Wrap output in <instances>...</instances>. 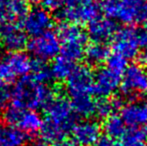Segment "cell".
I'll return each mask as SVG.
<instances>
[{
  "instance_id": "obj_1",
  "label": "cell",
  "mask_w": 147,
  "mask_h": 146,
  "mask_svg": "<svg viewBox=\"0 0 147 146\" xmlns=\"http://www.w3.org/2000/svg\"><path fill=\"white\" fill-rule=\"evenodd\" d=\"M43 109L45 119L39 130L43 141L54 144L65 138L75 124V113L65 97L55 95Z\"/></svg>"
},
{
  "instance_id": "obj_2",
  "label": "cell",
  "mask_w": 147,
  "mask_h": 146,
  "mask_svg": "<svg viewBox=\"0 0 147 146\" xmlns=\"http://www.w3.org/2000/svg\"><path fill=\"white\" fill-rule=\"evenodd\" d=\"M54 96V91L46 83L37 81L32 75L28 74L20 77L10 90L12 105L22 109L44 108Z\"/></svg>"
},
{
  "instance_id": "obj_3",
  "label": "cell",
  "mask_w": 147,
  "mask_h": 146,
  "mask_svg": "<svg viewBox=\"0 0 147 146\" xmlns=\"http://www.w3.org/2000/svg\"><path fill=\"white\" fill-rule=\"evenodd\" d=\"M101 10L106 17L126 25L147 20L146 0H104L101 3Z\"/></svg>"
},
{
  "instance_id": "obj_4",
  "label": "cell",
  "mask_w": 147,
  "mask_h": 146,
  "mask_svg": "<svg viewBox=\"0 0 147 146\" xmlns=\"http://www.w3.org/2000/svg\"><path fill=\"white\" fill-rule=\"evenodd\" d=\"M56 34L61 43V56L73 63L83 58L87 35L78 24L63 22L57 27Z\"/></svg>"
},
{
  "instance_id": "obj_5",
  "label": "cell",
  "mask_w": 147,
  "mask_h": 146,
  "mask_svg": "<svg viewBox=\"0 0 147 146\" xmlns=\"http://www.w3.org/2000/svg\"><path fill=\"white\" fill-rule=\"evenodd\" d=\"M31 58L22 51L8 52L0 59V81L11 83L27 75L31 70Z\"/></svg>"
},
{
  "instance_id": "obj_6",
  "label": "cell",
  "mask_w": 147,
  "mask_h": 146,
  "mask_svg": "<svg viewBox=\"0 0 147 146\" xmlns=\"http://www.w3.org/2000/svg\"><path fill=\"white\" fill-rule=\"evenodd\" d=\"M58 12V17L65 22L84 24L98 16V8L94 0H66Z\"/></svg>"
},
{
  "instance_id": "obj_7",
  "label": "cell",
  "mask_w": 147,
  "mask_h": 146,
  "mask_svg": "<svg viewBox=\"0 0 147 146\" xmlns=\"http://www.w3.org/2000/svg\"><path fill=\"white\" fill-rule=\"evenodd\" d=\"M26 47L36 59L47 61L58 56L61 43L57 34L48 30L40 35L33 37L27 42Z\"/></svg>"
},
{
  "instance_id": "obj_8",
  "label": "cell",
  "mask_w": 147,
  "mask_h": 146,
  "mask_svg": "<svg viewBox=\"0 0 147 146\" xmlns=\"http://www.w3.org/2000/svg\"><path fill=\"white\" fill-rule=\"evenodd\" d=\"M66 89L71 98L82 95H90L92 92L94 75L86 65H77L72 68L66 78Z\"/></svg>"
},
{
  "instance_id": "obj_9",
  "label": "cell",
  "mask_w": 147,
  "mask_h": 146,
  "mask_svg": "<svg viewBox=\"0 0 147 146\" xmlns=\"http://www.w3.org/2000/svg\"><path fill=\"white\" fill-rule=\"evenodd\" d=\"M121 91L124 96L132 97L147 92V72L137 64L127 66L121 78Z\"/></svg>"
},
{
  "instance_id": "obj_10",
  "label": "cell",
  "mask_w": 147,
  "mask_h": 146,
  "mask_svg": "<svg viewBox=\"0 0 147 146\" xmlns=\"http://www.w3.org/2000/svg\"><path fill=\"white\" fill-rule=\"evenodd\" d=\"M112 48L114 52L122 55L127 60L134 59L140 50L138 32L134 28L125 27L115 32L112 37Z\"/></svg>"
},
{
  "instance_id": "obj_11",
  "label": "cell",
  "mask_w": 147,
  "mask_h": 146,
  "mask_svg": "<svg viewBox=\"0 0 147 146\" xmlns=\"http://www.w3.org/2000/svg\"><path fill=\"white\" fill-rule=\"evenodd\" d=\"M22 25L26 34L34 37L50 30L53 19L46 8L35 7L28 11L22 20Z\"/></svg>"
},
{
  "instance_id": "obj_12",
  "label": "cell",
  "mask_w": 147,
  "mask_h": 146,
  "mask_svg": "<svg viewBox=\"0 0 147 146\" xmlns=\"http://www.w3.org/2000/svg\"><path fill=\"white\" fill-rule=\"evenodd\" d=\"M120 82H121V74L114 72L108 67L101 68L94 76L91 94H94L100 98H107L118 89Z\"/></svg>"
},
{
  "instance_id": "obj_13",
  "label": "cell",
  "mask_w": 147,
  "mask_h": 146,
  "mask_svg": "<svg viewBox=\"0 0 147 146\" xmlns=\"http://www.w3.org/2000/svg\"><path fill=\"white\" fill-rule=\"evenodd\" d=\"M27 34L14 23L3 24L0 29V43L8 51H21L27 45Z\"/></svg>"
},
{
  "instance_id": "obj_14",
  "label": "cell",
  "mask_w": 147,
  "mask_h": 146,
  "mask_svg": "<svg viewBox=\"0 0 147 146\" xmlns=\"http://www.w3.org/2000/svg\"><path fill=\"white\" fill-rule=\"evenodd\" d=\"M73 141L80 146H92L101 135V127L96 121L84 120L71 129Z\"/></svg>"
},
{
  "instance_id": "obj_15",
  "label": "cell",
  "mask_w": 147,
  "mask_h": 146,
  "mask_svg": "<svg viewBox=\"0 0 147 146\" xmlns=\"http://www.w3.org/2000/svg\"><path fill=\"white\" fill-rule=\"evenodd\" d=\"M117 31L115 22L108 17L96 16L88 22V35L94 42L105 43Z\"/></svg>"
},
{
  "instance_id": "obj_16",
  "label": "cell",
  "mask_w": 147,
  "mask_h": 146,
  "mask_svg": "<svg viewBox=\"0 0 147 146\" xmlns=\"http://www.w3.org/2000/svg\"><path fill=\"white\" fill-rule=\"evenodd\" d=\"M122 120L126 125L135 128L147 123V104L143 102H131L121 108Z\"/></svg>"
},
{
  "instance_id": "obj_17",
  "label": "cell",
  "mask_w": 147,
  "mask_h": 146,
  "mask_svg": "<svg viewBox=\"0 0 147 146\" xmlns=\"http://www.w3.org/2000/svg\"><path fill=\"white\" fill-rule=\"evenodd\" d=\"M42 122V117L37 111L31 109H22L15 127L19 128L28 136H32L39 132Z\"/></svg>"
},
{
  "instance_id": "obj_18",
  "label": "cell",
  "mask_w": 147,
  "mask_h": 146,
  "mask_svg": "<svg viewBox=\"0 0 147 146\" xmlns=\"http://www.w3.org/2000/svg\"><path fill=\"white\" fill-rule=\"evenodd\" d=\"M103 130L105 135L111 139H121L126 134V124L118 115L111 114L106 117L103 123Z\"/></svg>"
},
{
  "instance_id": "obj_19",
  "label": "cell",
  "mask_w": 147,
  "mask_h": 146,
  "mask_svg": "<svg viewBox=\"0 0 147 146\" xmlns=\"http://www.w3.org/2000/svg\"><path fill=\"white\" fill-rule=\"evenodd\" d=\"M28 135L14 126L0 129V143L9 146H23L26 143Z\"/></svg>"
},
{
  "instance_id": "obj_20",
  "label": "cell",
  "mask_w": 147,
  "mask_h": 146,
  "mask_svg": "<svg viewBox=\"0 0 147 146\" xmlns=\"http://www.w3.org/2000/svg\"><path fill=\"white\" fill-rule=\"evenodd\" d=\"M72 109L80 117L88 118L95 114V101L90 95H82L72 98Z\"/></svg>"
},
{
  "instance_id": "obj_21",
  "label": "cell",
  "mask_w": 147,
  "mask_h": 146,
  "mask_svg": "<svg viewBox=\"0 0 147 146\" xmlns=\"http://www.w3.org/2000/svg\"><path fill=\"white\" fill-rule=\"evenodd\" d=\"M109 55V49L104 43L94 42L86 47L84 56L92 65H99L105 62Z\"/></svg>"
},
{
  "instance_id": "obj_22",
  "label": "cell",
  "mask_w": 147,
  "mask_h": 146,
  "mask_svg": "<svg viewBox=\"0 0 147 146\" xmlns=\"http://www.w3.org/2000/svg\"><path fill=\"white\" fill-rule=\"evenodd\" d=\"M73 62L63 56H57L54 58L50 66V73L52 78L58 81H64L73 68Z\"/></svg>"
},
{
  "instance_id": "obj_23",
  "label": "cell",
  "mask_w": 147,
  "mask_h": 146,
  "mask_svg": "<svg viewBox=\"0 0 147 146\" xmlns=\"http://www.w3.org/2000/svg\"><path fill=\"white\" fill-rule=\"evenodd\" d=\"M146 132L143 129L137 127L127 131L123 139L117 143H113V146H147Z\"/></svg>"
},
{
  "instance_id": "obj_24",
  "label": "cell",
  "mask_w": 147,
  "mask_h": 146,
  "mask_svg": "<svg viewBox=\"0 0 147 146\" xmlns=\"http://www.w3.org/2000/svg\"><path fill=\"white\" fill-rule=\"evenodd\" d=\"M121 101L119 99L109 100L106 97L95 101V114L100 118H106L114 111L121 108Z\"/></svg>"
},
{
  "instance_id": "obj_25",
  "label": "cell",
  "mask_w": 147,
  "mask_h": 146,
  "mask_svg": "<svg viewBox=\"0 0 147 146\" xmlns=\"http://www.w3.org/2000/svg\"><path fill=\"white\" fill-rule=\"evenodd\" d=\"M30 71H32L31 75H32L37 81L42 82V83H47V82L52 78L51 73H50V67L47 66L45 61L40 60V59L32 60Z\"/></svg>"
},
{
  "instance_id": "obj_26",
  "label": "cell",
  "mask_w": 147,
  "mask_h": 146,
  "mask_svg": "<svg viewBox=\"0 0 147 146\" xmlns=\"http://www.w3.org/2000/svg\"><path fill=\"white\" fill-rule=\"evenodd\" d=\"M127 62L128 60L125 57H123L122 55L118 54L116 52L109 54L106 59L107 67L118 74L123 73V71L127 67Z\"/></svg>"
},
{
  "instance_id": "obj_27",
  "label": "cell",
  "mask_w": 147,
  "mask_h": 146,
  "mask_svg": "<svg viewBox=\"0 0 147 146\" xmlns=\"http://www.w3.org/2000/svg\"><path fill=\"white\" fill-rule=\"evenodd\" d=\"M10 100V90L7 88L5 83L0 81V110L4 109L7 106Z\"/></svg>"
},
{
  "instance_id": "obj_28",
  "label": "cell",
  "mask_w": 147,
  "mask_h": 146,
  "mask_svg": "<svg viewBox=\"0 0 147 146\" xmlns=\"http://www.w3.org/2000/svg\"><path fill=\"white\" fill-rule=\"evenodd\" d=\"M48 11H59L66 3V0H42Z\"/></svg>"
},
{
  "instance_id": "obj_29",
  "label": "cell",
  "mask_w": 147,
  "mask_h": 146,
  "mask_svg": "<svg viewBox=\"0 0 147 146\" xmlns=\"http://www.w3.org/2000/svg\"><path fill=\"white\" fill-rule=\"evenodd\" d=\"M95 146H113L112 139L106 135H100L97 141L95 142Z\"/></svg>"
},
{
  "instance_id": "obj_30",
  "label": "cell",
  "mask_w": 147,
  "mask_h": 146,
  "mask_svg": "<svg viewBox=\"0 0 147 146\" xmlns=\"http://www.w3.org/2000/svg\"><path fill=\"white\" fill-rule=\"evenodd\" d=\"M138 42H139L140 48H147V34L145 32H142V33L138 32Z\"/></svg>"
},
{
  "instance_id": "obj_31",
  "label": "cell",
  "mask_w": 147,
  "mask_h": 146,
  "mask_svg": "<svg viewBox=\"0 0 147 146\" xmlns=\"http://www.w3.org/2000/svg\"><path fill=\"white\" fill-rule=\"evenodd\" d=\"M53 145L54 146H77V144H76L73 140H69V139H67L66 137L61 139V140L57 141V142L54 143Z\"/></svg>"
},
{
  "instance_id": "obj_32",
  "label": "cell",
  "mask_w": 147,
  "mask_h": 146,
  "mask_svg": "<svg viewBox=\"0 0 147 146\" xmlns=\"http://www.w3.org/2000/svg\"><path fill=\"white\" fill-rule=\"evenodd\" d=\"M141 64H142V66L145 67L147 69V48L141 55Z\"/></svg>"
},
{
  "instance_id": "obj_33",
  "label": "cell",
  "mask_w": 147,
  "mask_h": 146,
  "mask_svg": "<svg viewBox=\"0 0 147 146\" xmlns=\"http://www.w3.org/2000/svg\"><path fill=\"white\" fill-rule=\"evenodd\" d=\"M30 146H50V145L47 142L42 140V141H35V142H33Z\"/></svg>"
},
{
  "instance_id": "obj_34",
  "label": "cell",
  "mask_w": 147,
  "mask_h": 146,
  "mask_svg": "<svg viewBox=\"0 0 147 146\" xmlns=\"http://www.w3.org/2000/svg\"><path fill=\"white\" fill-rule=\"evenodd\" d=\"M9 1H10V0H0V6L5 5V4H7Z\"/></svg>"
},
{
  "instance_id": "obj_35",
  "label": "cell",
  "mask_w": 147,
  "mask_h": 146,
  "mask_svg": "<svg viewBox=\"0 0 147 146\" xmlns=\"http://www.w3.org/2000/svg\"><path fill=\"white\" fill-rule=\"evenodd\" d=\"M28 2H30V3H34V4H37L39 3V2H41L42 0H27Z\"/></svg>"
},
{
  "instance_id": "obj_36",
  "label": "cell",
  "mask_w": 147,
  "mask_h": 146,
  "mask_svg": "<svg viewBox=\"0 0 147 146\" xmlns=\"http://www.w3.org/2000/svg\"><path fill=\"white\" fill-rule=\"evenodd\" d=\"M144 32L147 34V20L145 21V25H144Z\"/></svg>"
},
{
  "instance_id": "obj_37",
  "label": "cell",
  "mask_w": 147,
  "mask_h": 146,
  "mask_svg": "<svg viewBox=\"0 0 147 146\" xmlns=\"http://www.w3.org/2000/svg\"><path fill=\"white\" fill-rule=\"evenodd\" d=\"M0 146H9V145H6V144H4V143H0Z\"/></svg>"
},
{
  "instance_id": "obj_38",
  "label": "cell",
  "mask_w": 147,
  "mask_h": 146,
  "mask_svg": "<svg viewBox=\"0 0 147 146\" xmlns=\"http://www.w3.org/2000/svg\"><path fill=\"white\" fill-rule=\"evenodd\" d=\"M145 125H146V126H147V123H146V124H145Z\"/></svg>"
}]
</instances>
